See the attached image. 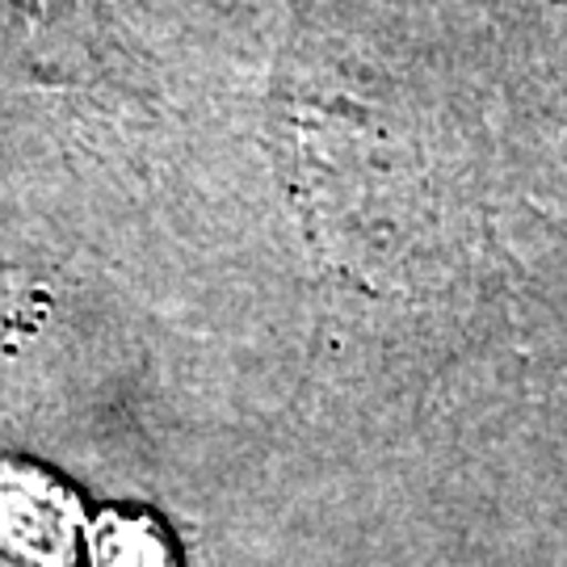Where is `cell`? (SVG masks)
Returning <instances> with one entry per match:
<instances>
[{"label": "cell", "instance_id": "cell-2", "mask_svg": "<svg viewBox=\"0 0 567 567\" xmlns=\"http://www.w3.org/2000/svg\"><path fill=\"white\" fill-rule=\"evenodd\" d=\"M508 39L529 84L567 110V0H505Z\"/></svg>", "mask_w": 567, "mask_h": 567}, {"label": "cell", "instance_id": "cell-1", "mask_svg": "<svg viewBox=\"0 0 567 567\" xmlns=\"http://www.w3.org/2000/svg\"><path fill=\"white\" fill-rule=\"evenodd\" d=\"M76 538V501L55 480L0 466V547L34 567H63Z\"/></svg>", "mask_w": 567, "mask_h": 567}, {"label": "cell", "instance_id": "cell-3", "mask_svg": "<svg viewBox=\"0 0 567 567\" xmlns=\"http://www.w3.org/2000/svg\"><path fill=\"white\" fill-rule=\"evenodd\" d=\"M93 567H177L164 529L152 517H105L93 534Z\"/></svg>", "mask_w": 567, "mask_h": 567}]
</instances>
